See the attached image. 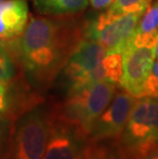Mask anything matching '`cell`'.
<instances>
[{"instance_id": "cell-1", "label": "cell", "mask_w": 158, "mask_h": 159, "mask_svg": "<svg viewBox=\"0 0 158 159\" xmlns=\"http://www.w3.org/2000/svg\"><path fill=\"white\" fill-rule=\"evenodd\" d=\"M84 37V24L71 16H32L18 38L21 67L33 85L47 89Z\"/></svg>"}, {"instance_id": "cell-2", "label": "cell", "mask_w": 158, "mask_h": 159, "mask_svg": "<svg viewBox=\"0 0 158 159\" xmlns=\"http://www.w3.org/2000/svg\"><path fill=\"white\" fill-rule=\"evenodd\" d=\"M116 91L117 85L104 81L70 87L64 102L50 107V111L58 119L88 137L93 122L108 107Z\"/></svg>"}, {"instance_id": "cell-3", "label": "cell", "mask_w": 158, "mask_h": 159, "mask_svg": "<svg viewBox=\"0 0 158 159\" xmlns=\"http://www.w3.org/2000/svg\"><path fill=\"white\" fill-rule=\"evenodd\" d=\"M50 129L49 108L36 106L15 120L6 159H42Z\"/></svg>"}, {"instance_id": "cell-4", "label": "cell", "mask_w": 158, "mask_h": 159, "mask_svg": "<svg viewBox=\"0 0 158 159\" xmlns=\"http://www.w3.org/2000/svg\"><path fill=\"white\" fill-rule=\"evenodd\" d=\"M118 140L137 159L158 147V97L138 98Z\"/></svg>"}, {"instance_id": "cell-5", "label": "cell", "mask_w": 158, "mask_h": 159, "mask_svg": "<svg viewBox=\"0 0 158 159\" xmlns=\"http://www.w3.org/2000/svg\"><path fill=\"white\" fill-rule=\"evenodd\" d=\"M142 13L114 15L108 9L84 24V36L100 42L108 52H121L132 41Z\"/></svg>"}, {"instance_id": "cell-6", "label": "cell", "mask_w": 158, "mask_h": 159, "mask_svg": "<svg viewBox=\"0 0 158 159\" xmlns=\"http://www.w3.org/2000/svg\"><path fill=\"white\" fill-rule=\"evenodd\" d=\"M49 118V137L42 159H83L88 137L53 116L50 108Z\"/></svg>"}, {"instance_id": "cell-7", "label": "cell", "mask_w": 158, "mask_h": 159, "mask_svg": "<svg viewBox=\"0 0 158 159\" xmlns=\"http://www.w3.org/2000/svg\"><path fill=\"white\" fill-rule=\"evenodd\" d=\"M155 60L153 46L133 45L129 43L122 52V74L120 87L138 98L143 97L144 86Z\"/></svg>"}, {"instance_id": "cell-8", "label": "cell", "mask_w": 158, "mask_h": 159, "mask_svg": "<svg viewBox=\"0 0 158 159\" xmlns=\"http://www.w3.org/2000/svg\"><path fill=\"white\" fill-rule=\"evenodd\" d=\"M136 101L137 98L125 90L122 89L118 93L116 91L108 107L93 122L88 140L104 141L118 139L125 126Z\"/></svg>"}, {"instance_id": "cell-9", "label": "cell", "mask_w": 158, "mask_h": 159, "mask_svg": "<svg viewBox=\"0 0 158 159\" xmlns=\"http://www.w3.org/2000/svg\"><path fill=\"white\" fill-rule=\"evenodd\" d=\"M107 52L100 42L83 37L63 68L64 75L69 81V89L85 84L87 77L102 62Z\"/></svg>"}, {"instance_id": "cell-10", "label": "cell", "mask_w": 158, "mask_h": 159, "mask_svg": "<svg viewBox=\"0 0 158 159\" xmlns=\"http://www.w3.org/2000/svg\"><path fill=\"white\" fill-rule=\"evenodd\" d=\"M27 0H4L0 5V41L18 39L28 23Z\"/></svg>"}, {"instance_id": "cell-11", "label": "cell", "mask_w": 158, "mask_h": 159, "mask_svg": "<svg viewBox=\"0 0 158 159\" xmlns=\"http://www.w3.org/2000/svg\"><path fill=\"white\" fill-rule=\"evenodd\" d=\"M158 37V0L151 3L141 16L129 43L141 46H155Z\"/></svg>"}, {"instance_id": "cell-12", "label": "cell", "mask_w": 158, "mask_h": 159, "mask_svg": "<svg viewBox=\"0 0 158 159\" xmlns=\"http://www.w3.org/2000/svg\"><path fill=\"white\" fill-rule=\"evenodd\" d=\"M122 74V53L107 52L97 67L87 77L86 83L104 81L118 85Z\"/></svg>"}, {"instance_id": "cell-13", "label": "cell", "mask_w": 158, "mask_h": 159, "mask_svg": "<svg viewBox=\"0 0 158 159\" xmlns=\"http://www.w3.org/2000/svg\"><path fill=\"white\" fill-rule=\"evenodd\" d=\"M83 159H137L124 148L118 139L104 141L88 140Z\"/></svg>"}, {"instance_id": "cell-14", "label": "cell", "mask_w": 158, "mask_h": 159, "mask_svg": "<svg viewBox=\"0 0 158 159\" xmlns=\"http://www.w3.org/2000/svg\"><path fill=\"white\" fill-rule=\"evenodd\" d=\"M36 11L45 16H73L84 11L88 0H33Z\"/></svg>"}, {"instance_id": "cell-15", "label": "cell", "mask_w": 158, "mask_h": 159, "mask_svg": "<svg viewBox=\"0 0 158 159\" xmlns=\"http://www.w3.org/2000/svg\"><path fill=\"white\" fill-rule=\"evenodd\" d=\"M18 74L16 57L5 41H0V82L13 83Z\"/></svg>"}, {"instance_id": "cell-16", "label": "cell", "mask_w": 158, "mask_h": 159, "mask_svg": "<svg viewBox=\"0 0 158 159\" xmlns=\"http://www.w3.org/2000/svg\"><path fill=\"white\" fill-rule=\"evenodd\" d=\"M151 3L152 0H114L108 11L114 15H126V13L143 15Z\"/></svg>"}, {"instance_id": "cell-17", "label": "cell", "mask_w": 158, "mask_h": 159, "mask_svg": "<svg viewBox=\"0 0 158 159\" xmlns=\"http://www.w3.org/2000/svg\"><path fill=\"white\" fill-rule=\"evenodd\" d=\"M145 96L158 97V59L156 62L154 61L152 68L147 77L143 93V97Z\"/></svg>"}, {"instance_id": "cell-18", "label": "cell", "mask_w": 158, "mask_h": 159, "mask_svg": "<svg viewBox=\"0 0 158 159\" xmlns=\"http://www.w3.org/2000/svg\"><path fill=\"white\" fill-rule=\"evenodd\" d=\"M11 103V89L9 84L0 82V111L7 113Z\"/></svg>"}, {"instance_id": "cell-19", "label": "cell", "mask_w": 158, "mask_h": 159, "mask_svg": "<svg viewBox=\"0 0 158 159\" xmlns=\"http://www.w3.org/2000/svg\"><path fill=\"white\" fill-rule=\"evenodd\" d=\"M113 2L114 0H88V3L95 11H106Z\"/></svg>"}, {"instance_id": "cell-20", "label": "cell", "mask_w": 158, "mask_h": 159, "mask_svg": "<svg viewBox=\"0 0 158 159\" xmlns=\"http://www.w3.org/2000/svg\"><path fill=\"white\" fill-rule=\"evenodd\" d=\"M7 118H8V116L6 115L5 112L0 111V138H1V134L3 133V130H4L5 122H6V120H7Z\"/></svg>"}, {"instance_id": "cell-21", "label": "cell", "mask_w": 158, "mask_h": 159, "mask_svg": "<svg viewBox=\"0 0 158 159\" xmlns=\"http://www.w3.org/2000/svg\"><path fill=\"white\" fill-rule=\"evenodd\" d=\"M140 159H158V147L148 152L144 156H142Z\"/></svg>"}, {"instance_id": "cell-22", "label": "cell", "mask_w": 158, "mask_h": 159, "mask_svg": "<svg viewBox=\"0 0 158 159\" xmlns=\"http://www.w3.org/2000/svg\"><path fill=\"white\" fill-rule=\"evenodd\" d=\"M154 49H155V57L158 59V37H157V41H156V44L154 46Z\"/></svg>"}, {"instance_id": "cell-23", "label": "cell", "mask_w": 158, "mask_h": 159, "mask_svg": "<svg viewBox=\"0 0 158 159\" xmlns=\"http://www.w3.org/2000/svg\"><path fill=\"white\" fill-rule=\"evenodd\" d=\"M3 1H4V0H0V5L2 4V3H3Z\"/></svg>"}]
</instances>
